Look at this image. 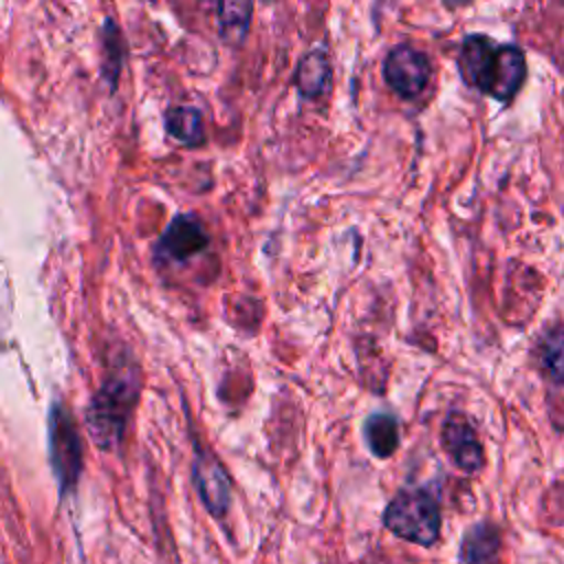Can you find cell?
<instances>
[{"label": "cell", "mask_w": 564, "mask_h": 564, "mask_svg": "<svg viewBox=\"0 0 564 564\" xmlns=\"http://www.w3.org/2000/svg\"><path fill=\"white\" fill-rule=\"evenodd\" d=\"M463 79L487 97L511 101L527 79V59L516 44L496 42L482 33H469L458 51Z\"/></svg>", "instance_id": "cell-1"}, {"label": "cell", "mask_w": 564, "mask_h": 564, "mask_svg": "<svg viewBox=\"0 0 564 564\" xmlns=\"http://www.w3.org/2000/svg\"><path fill=\"white\" fill-rule=\"evenodd\" d=\"M141 390L139 368L132 361L119 364L108 372L101 388L93 394L84 421L97 447L112 452L126 432Z\"/></svg>", "instance_id": "cell-2"}, {"label": "cell", "mask_w": 564, "mask_h": 564, "mask_svg": "<svg viewBox=\"0 0 564 564\" xmlns=\"http://www.w3.org/2000/svg\"><path fill=\"white\" fill-rule=\"evenodd\" d=\"M383 527L397 538L434 546L441 538V509L425 489H399L383 509Z\"/></svg>", "instance_id": "cell-3"}, {"label": "cell", "mask_w": 564, "mask_h": 564, "mask_svg": "<svg viewBox=\"0 0 564 564\" xmlns=\"http://www.w3.org/2000/svg\"><path fill=\"white\" fill-rule=\"evenodd\" d=\"M48 460L59 487V496L73 494L82 476L84 449L75 416L64 403H55L48 414Z\"/></svg>", "instance_id": "cell-4"}, {"label": "cell", "mask_w": 564, "mask_h": 564, "mask_svg": "<svg viewBox=\"0 0 564 564\" xmlns=\"http://www.w3.org/2000/svg\"><path fill=\"white\" fill-rule=\"evenodd\" d=\"M432 77L430 57L408 44H399L388 51L383 59V79L386 84L403 99L419 97Z\"/></svg>", "instance_id": "cell-5"}, {"label": "cell", "mask_w": 564, "mask_h": 564, "mask_svg": "<svg viewBox=\"0 0 564 564\" xmlns=\"http://www.w3.org/2000/svg\"><path fill=\"white\" fill-rule=\"evenodd\" d=\"M192 482L196 494L214 518H225L231 507V482L223 467V463L207 449H196V458L192 463Z\"/></svg>", "instance_id": "cell-6"}, {"label": "cell", "mask_w": 564, "mask_h": 564, "mask_svg": "<svg viewBox=\"0 0 564 564\" xmlns=\"http://www.w3.org/2000/svg\"><path fill=\"white\" fill-rule=\"evenodd\" d=\"M441 438H443L445 452L449 454L452 463L460 471L476 474L482 469L485 449H482L478 432L467 414H463V412L447 414L443 430H441Z\"/></svg>", "instance_id": "cell-7"}, {"label": "cell", "mask_w": 564, "mask_h": 564, "mask_svg": "<svg viewBox=\"0 0 564 564\" xmlns=\"http://www.w3.org/2000/svg\"><path fill=\"white\" fill-rule=\"evenodd\" d=\"M209 245L203 223L192 214L174 216L159 240V251L176 262H185Z\"/></svg>", "instance_id": "cell-8"}, {"label": "cell", "mask_w": 564, "mask_h": 564, "mask_svg": "<svg viewBox=\"0 0 564 564\" xmlns=\"http://www.w3.org/2000/svg\"><path fill=\"white\" fill-rule=\"evenodd\" d=\"M500 529L489 522H476L471 527H467V531L463 533L460 546H458V560L463 564H494L498 553H500Z\"/></svg>", "instance_id": "cell-9"}, {"label": "cell", "mask_w": 564, "mask_h": 564, "mask_svg": "<svg viewBox=\"0 0 564 564\" xmlns=\"http://www.w3.org/2000/svg\"><path fill=\"white\" fill-rule=\"evenodd\" d=\"M293 82L302 97H308V99L322 97L333 82V68H330L328 55L319 48L306 53L297 64Z\"/></svg>", "instance_id": "cell-10"}, {"label": "cell", "mask_w": 564, "mask_h": 564, "mask_svg": "<svg viewBox=\"0 0 564 564\" xmlns=\"http://www.w3.org/2000/svg\"><path fill=\"white\" fill-rule=\"evenodd\" d=\"M364 441L377 458H390L399 447V423L388 412H375L364 423Z\"/></svg>", "instance_id": "cell-11"}, {"label": "cell", "mask_w": 564, "mask_h": 564, "mask_svg": "<svg viewBox=\"0 0 564 564\" xmlns=\"http://www.w3.org/2000/svg\"><path fill=\"white\" fill-rule=\"evenodd\" d=\"M165 128L167 134L174 137L183 145H200L205 139L203 115L198 108L192 106H172L165 112Z\"/></svg>", "instance_id": "cell-12"}, {"label": "cell", "mask_w": 564, "mask_h": 564, "mask_svg": "<svg viewBox=\"0 0 564 564\" xmlns=\"http://www.w3.org/2000/svg\"><path fill=\"white\" fill-rule=\"evenodd\" d=\"M251 2H220L216 7L218 13V33L223 42L238 46L247 37V31L251 26Z\"/></svg>", "instance_id": "cell-13"}, {"label": "cell", "mask_w": 564, "mask_h": 564, "mask_svg": "<svg viewBox=\"0 0 564 564\" xmlns=\"http://www.w3.org/2000/svg\"><path fill=\"white\" fill-rule=\"evenodd\" d=\"M538 361L553 383L564 386V328H549L540 337Z\"/></svg>", "instance_id": "cell-14"}, {"label": "cell", "mask_w": 564, "mask_h": 564, "mask_svg": "<svg viewBox=\"0 0 564 564\" xmlns=\"http://www.w3.org/2000/svg\"><path fill=\"white\" fill-rule=\"evenodd\" d=\"M104 75L108 77L110 86H117V75H119V66H121V33L115 20H106V33H104Z\"/></svg>", "instance_id": "cell-15"}]
</instances>
